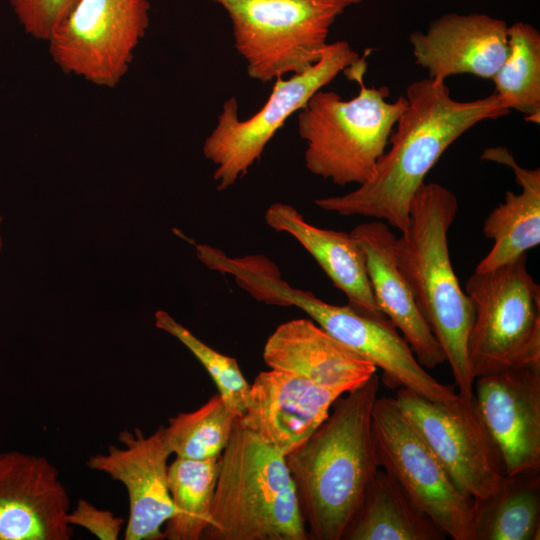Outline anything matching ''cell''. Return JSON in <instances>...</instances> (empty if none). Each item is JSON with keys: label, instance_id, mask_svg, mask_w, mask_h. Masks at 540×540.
<instances>
[{"label": "cell", "instance_id": "cell-17", "mask_svg": "<svg viewBox=\"0 0 540 540\" xmlns=\"http://www.w3.org/2000/svg\"><path fill=\"white\" fill-rule=\"evenodd\" d=\"M508 26L482 13H447L434 20L426 32L409 36L415 63L429 78L442 79L472 74L492 79L508 50Z\"/></svg>", "mask_w": 540, "mask_h": 540}, {"label": "cell", "instance_id": "cell-6", "mask_svg": "<svg viewBox=\"0 0 540 540\" xmlns=\"http://www.w3.org/2000/svg\"><path fill=\"white\" fill-rule=\"evenodd\" d=\"M244 287L259 302L294 306L305 312L331 336L381 369L388 386L403 387L443 404L459 400L453 386L437 381L417 361L407 341L387 317L367 316L348 304L333 305L312 292L294 288L282 279L272 263L251 268Z\"/></svg>", "mask_w": 540, "mask_h": 540}, {"label": "cell", "instance_id": "cell-27", "mask_svg": "<svg viewBox=\"0 0 540 540\" xmlns=\"http://www.w3.org/2000/svg\"><path fill=\"white\" fill-rule=\"evenodd\" d=\"M155 325L179 340L198 359L217 386L218 394L228 410L235 417H241L250 384L245 380L237 360L208 346L166 311H156Z\"/></svg>", "mask_w": 540, "mask_h": 540}, {"label": "cell", "instance_id": "cell-14", "mask_svg": "<svg viewBox=\"0 0 540 540\" xmlns=\"http://www.w3.org/2000/svg\"><path fill=\"white\" fill-rule=\"evenodd\" d=\"M70 497L45 457L0 453V540H69Z\"/></svg>", "mask_w": 540, "mask_h": 540}, {"label": "cell", "instance_id": "cell-18", "mask_svg": "<svg viewBox=\"0 0 540 540\" xmlns=\"http://www.w3.org/2000/svg\"><path fill=\"white\" fill-rule=\"evenodd\" d=\"M360 245L374 298L383 314L401 331L417 361L428 369L446 361L421 314L396 256V235L384 221L362 223L350 231Z\"/></svg>", "mask_w": 540, "mask_h": 540}, {"label": "cell", "instance_id": "cell-25", "mask_svg": "<svg viewBox=\"0 0 540 540\" xmlns=\"http://www.w3.org/2000/svg\"><path fill=\"white\" fill-rule=\"evenodd\" d=\"M509 50L492 78L501 105L516 110L528 121L540 118V33L532 25L518 21L508 26Z\"/></svg>", "mask_w": 540, "mask_h": 540}, {"label": "cell", "instance_id": "cell-2", "mask_svg": "<svg viewBox=\"0 0 540 540\" xmlns=\"http://www.w3.org/2000/svg\"><path fill=\"white\" fill-rule=\"evenodd\" d=\"M378 390L374 374L337 398L332 413L284 456L312 540H341L379 469L371 429Z\"/></svg>", "mask_w": 540, "mask_h": 540}, {"label": "cell", "instance_id": "cell-22", "mask_svg": "<svg viewBox=\"0 0 540 540\" xmlns=\"http://www.w3.org/2000/svg\"><path fill=\"white\" fill-rule=\"evenodd\" d=\"M444 531L379 468L341 540H443Z\"/></svg>", "mask_w": 540, "mask_h": 540}, {"label": "cell", "instance_id": "cell-20", "mask_svg": "<svg viewBox=\"0 0 540 540\" xmlns=\"http://www.w3.org/2000/svg\"><path fill=\"white\" fill-rule=\"evenodd\" d=\"M266 224L295 238L315 259L333 285L342 291L348 305L372 317H386L380 310L368 279L364 253L350 232L324 229L308 223L286 203L270 205Z\"/></svg>", "mask_w": 540, "mask_h": 540}, {"label": "cell", "instance_id": "cell-3", "mask_svg": "<svg viewBox=\"0 0 540 540\" xmlns=\"http://www.w3.org/2000/svg\"><path fill=\"white\" fill-rule=\"evenodd\" d=\"M457 210L458 199L451 190L438 183H424L412 201L408 225L396 239V256L450 365L458 394L469 399L474 396L468 358L474 309L459 284L448 247V232Z\"/></svg>", "mask_w": 540, "mask_h": 540}, {"label": "cell", "instance_id": "cell-5", "mask_svg": "<svg viewBox=\"0 0 540 540\" xmlns=\"http://www.w3.org/2000/svg\"><path fill=\"white\" fill-rule=\"evenodd\" d=\"M366 69L363 55L343 71L359 85L355 97L344 100L321 89L298 115V132L306 142V168L341 186L361 185L371 178L407 104L404 95L388 101L387 87H367Z\"/></svg>", "mask_w": 540, "mask_h": 540}, {"label": "cell", "instance_id": "cell-28", "mask_svg": "<svg viewBox=\"0 0 540 540\" xmlns=\"http://www.w3.org/2000/svg\"><path fill=\"white\" fill-rule=\"evenodd\" d=\"M26 34L47 41L79 0H9Z\"/></svg>", "mask_w": 540, "mask_h": 540}, {"label": "cell", "instance_id": "cell-24", "mask_svg": "<svg viewBox=\"0 0 540 540\" xmlns=\"http://www.w3.org/2000/svg\"><path fill=\"white\" fill-rule=\"evenodd\" d=\"M219 458L194 460L176 456L168 466L173 514L165 523L164 539L202 538L210 519Z\"/></svg>", "mask_w": 540, "mask_h": 540}, {"label": "cell", "instance_id": "cell-7", "mask_svg": "<svg viewBox=\"0 0 540 540\" xmlns=\"http://www.w3.org/2000/svg\"><path fill=\"white\" fill-rule=\"evenodd\" d=\"M227 12L248 75L263 83L316 63L331 25L362 0H211Z\"/></svg>", "mask_w": 540, "mask_h": 540}, {"label": "cell", "instance_id": "cell-9", "mask_svg": "<svg viewBox=\"0 0 540 540\" xmlns=\"http://www.w3.org/2000/svg\"><path fill=\"white\" fill-rule=\"evenodd\" d=\"M360 57L347 41L328 43L316 63L286 80L277 78L265 104L246 120L239 118L237 100H226L203 145L204 156L216 166L217 189L225 190L244 176L286 120Z\"/></svg>", "mask_w": 540, "mask_h": 540}, {"label": "cell", "instance_id": "cell-15", "mask_svg": "<svg viewBox=\"0 0 540 540\" xmlns=\"http://www.w3.org/2000/svg\"><path fill=\"white\" fill-rule=\"evenodd\" d=\"M122 446L91 455L86 465L120 482L127 490L129 515L126 540L164 539L162 527L173 514L168 488V459L172 454L163 425L149 436L136 428L119 434Z\"/></svg>", "mask_w": 540, "mask_h": 540}, {"label": "cell", "instance_id": "cell-12", "mask_svg": "<svg viewBox=\"0 0 540 540\" xmlns=\"http://www.w3.org/2000/svg\"><path fill=\"white\" fill-rule=\"evenodd\" d=\"M395 400L464 495L481 501L500 488L503 463L474 396L443 404L399 387Z\"/></svg>", "mask_w": 540, "mask_h": 540}, {"label": "cell", "instance_id": "cell-21", "mask_svg": "<svg viewBox=\"0 0 540 540\" xmlns=\"http://www.w3.org/2000/svg\"><path fill=\"white\" fill-rule=\"evenodd\" d=\"M481 159L508 166L521 192L506 191L504 202L485 219L483 233L493 246L477 264V272L497 268L540 244V169L520 166L504 147L485 149Z\"/></svg>", "mask_w": 540, "mask_h": 540}, {"label": "cell", "instance_id": "cell-10", "mask_svg": "<svg viewBox=\"0 0 540 540\" xmlns=\"http://www.w3.org/2000/svg\"><path fill=\"white\" fill-rule=\"evenodd\" d=\"M371 429L379 468L454 540H473L475 500L453 483L395 398L376 399Z\"/></svg>", "mask_w": 540, "mask_h": 540}, {"label": "cell", "instance_id": "cell-19", "mask_svg": "<svg viewBox=\"0 0 540 540\" xmlns=\"http://www.w3.org/2000/svg\"><path fill=\"white\" fill-rule=\"evenodd\" d=\"M270 369L304 377L318 385L350 392L376 374L377 368L310 319L277 326L263 349Z\"/></svg>", "mask_w": 540, "mask_h": 540}, {"label": "cell", "instance_id": "cell-13", "mask_svg": "<svg viewBox=\"0 0 540 540\" xmlns=\"http://www.w3.org/2000/svg\"><path fill=\"white\" fill-rule=\"evenodd\" d=\"M473 393L505 475L539 471L540 363L479 376Z\"/></svg>", "mask_w": 540, "mask_h": 540}, {"label": "cell", "instance_id": "cell-30", "mask_svg": "<svg viewBox=\"0 0 540 540\" xmlns=\"http://www.w3.org/2000/svg\"><path fill=\"white\" fill-rule=\"evenodd\" d=\"M2 216L0 214V253L2 251V248H3V238H2Z\"/></svg>", "mask_w": 540, "mask_h": 540}, {"label": "cell", "instance_id": "cell-26", "mask_svg": "<svg viewBox=\"0 0 540 540\" xmlns=\"http://www.w3.org/2000/svg\"><path fill=\"white\" fill-rule=\"evenodd\" d=\"M235 417L219 394L191 412H181L163 425L164 439L177 457L219 458L232 433Z\"/></svg>", "mask_w": 540, "mask_h": 540}, {"label": "cell", "instance_id": "cell-16", "mask_svg": "<svg viewBox=\"0 0 540 540\" xmlns=\"http://www.w3.org/2000/svg\"><path fill=\"white\" fill-rule=\"evenodd\" d=\"M344 393L285 371H262L250 385L240 422L284 456L328 417Z\"/></svg>", "mask_w": 540, "mask_h": 540}, {"label": "cell", "instance_id": "cell-11", "mask_svg": "<svg viewBox=\"0 0 540 540\" xmlns=\"http://www.w3.org/2000/svg\"><path fill=\"white\" fill-rule=\"evenodd\" d=\"M149 0H79L46 41L65 74L113 89L127 75L149 28Z\"/></svg>", "mask_w": 540, "mask_h": 540}, {"label": "cell", "instance_id": "cell-23", "mask_svg": "<svg viewBox=\"0 0 540 540\" xmlns=\"http://www.w3.org/2000/svg\"><path fill=\"white\" fill-rule=\"evenodd\" d=\"M475 504L473 540L539 539V471L506 475L492 496Z\"/></svg>", "mask_w": 540, "mask_h": 540}, {"label": "cell", "instance_id": "cell-4", "mask_svg": "<svg viewBox=\"0 0 540 540\" xmlns=\"http://www.w3.org/2000/svg\"><path fill=\"white\" fill-rule=\"evenodd\" d=\"M203 540H308L284 455L235 419Z\"/></svg>", "mask_w": 540, "mask_h": 540}, {"label": "cell", "instance_id": "cell-29", "mask_svg": "<svg viewBox=\"0 0 540 540\" xmlns=\"http://www.w3.org/2000/svg\"><path fill=\"white\" fill-rule=\"evenodd\" d=\"M72 526H79L101 540H116L123 529L124 519L109 510L97 508L90 502L80 499L68 513Z\"/></svg>", "mask_w": 540, "mask_h": 540}, {"label": "cell", "instance_id": "cell-8", "mask_svg": "<svg viewBox=\"0 0 540 540\" xmlns=\"http://www.w3.org/2000/svg\"><path fill=\"white\" fill-rule=\"evenodd\" d=\"M465 293L474 320L468 358L475 378L540 363V286L527 268V254L468 278Z\"/></svg>", "mask_w": 540, "mask_h": 540}, {"label": "cell", "instance_id": "cell-1", "mask_svg": "<svg viewBox=\"0 0 540 540\" xmlns=\"http://www.w3.org/2000/svg\"><path fill=\"white\" fill-rule=\"evenodd\" d=\"M404 96L407 104L390 136V148L371 178L344 195L316 199L317 207L385 221L402 233L417 191L445 150L478 123L510 112L494 92L459 101L452 98L445 80L429 77L412 82Z\"/></svg>", "mask_w": 540, "mask_h": 540}]
</instances>
